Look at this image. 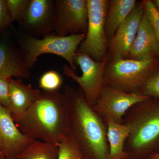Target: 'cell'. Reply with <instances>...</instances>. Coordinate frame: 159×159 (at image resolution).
Wrapping results in <instances>:
<instances>
[{"mask_svg": "<svg viewBox=\"0 0 159 159\" xmlns=\"http://www.w3.org/2000/svg\"><path fill=\"white\" fill-rule=\"evenodd\" d=\"M63 84L61 74L54 70L46 71L39 80V86L45 92L58 91Z\"/></svg>", "mask_w": 159, "mask_h": 159, "instance_id": "cell-19", "label": "cell"}, {"mask_svg": "<svg viewBox=\"0 0 159 159\" xmlns=\"http://www.w3.org/2000/svg\"><path fill=\"white\" fill-rule=\"evenodd\" d=\"M159 57V47L152 26L145 12L134 41L126 58L143 60Z\"/></svg>", "mask_w": 159, "mask_h": 159, "instance_id": "cell-14", "label": "cell"}, {"mask_svg": "<svg viewBox=\"0 0 159 159\" xmlns=\"http://www.w3.org/2000/svg\"><path fill=\"white\" fill-rule=\"evenodd\" d=\"M108 59L107 56L102 61H96L89 55L77 50L74 55V63L79 66L82 75L78 76L70 66H64V74L79 84L86 100L92 107L96 104L100 96Z\"/></svg>", "mask_w": 159, "mask_h": 159, "instance_id": "cell-7", "label": "cell"}, {"mask_svg": "<svg viewBox=\"0 0 159 159\" xmlns=\"http://www.w3.org/2000/svg\"><path fill=\"white\" fill-rule=\"evenodd\" d=\"M9 80L0 77V104L8 110L9 107Z\"/></svg>", "mask_w": 159, "mask_h": 159, "instance_id": "cell-24", "label": "cell"}, {"mask_svg": "<svg viewBox=\"0 0 159 159\" xmlns=\"http://www.w3.org/2000/svg\"><path fill=\"white\" fill-rule=\"evenodd\" d=\"M58 159H85L70 134L66 136L58 145Z\"/></svg>", "mask_w": 159, "mask_h": 159, "instance_id": "cell-20", "label": "cell"}, {"mask_svg": "<svg viewBox=\"0 0 159 159\" xmlns=\"http://www.w3.org/2000/svg\"><path fill=\"white\" fill-rule=\"evenodd\" d=\"M145 13L143 2L136 5L115 34L108 41V60L126 58L134 41Z\"/></svg>", "mask_w": 159, "mask_h": 159, "instance_id": "cell-11", "label": "cell"}, {"mask_svg": "<svg viewBox=\"0 0 159 159\" xmlns=\"http://www.w3.org/2000/svg\"><path fill=\"white\" fill-rule=\"evenodd\" d=\"M152 2L159 13V0H153Z\"/></svg>", "mask_w": 159, "mask_h": 159, "instance_id": "cell-27", "label": "cell"}, {"mask_svg": "<svg viewBox=\"0 0 159 159\" xmlns=\"http://www.w3.org/2000/svg\"><path fill=\"white\" fill-rule=\"evenodd\" d=\"M69 107V131L85 159H108L107 129L80 89L66 86Z\"/></svg>", "mask_w": 159, "mask_h": 159, "instance_id": "cell-2", "label": "cell"}, {"mask_svg": "<svg viewBox=\"0 0 159 159\" xmlns=\"http://www.w3.org/2000/svg\"><path fill=\"white\" fill-rule=\"evenodd\" d=\"M29 0H6L10 21H19L25 13Z\"/></svg>", "mask_w": 159, "mask_h": 159, "instance_id": "cell-22", "label": "cell"}, {"mask_svg": "<svg viewBox=\"0 0 159 159\" xmlns=\"http://www.w3.org/2000/svg\"><path fill=\"white\" fill-rule=\"evenodd\" d=\"M147 159H159V152H155L151 155Z\"/></svg>", "mask_w": 159, "mask_h": 159, "instance_id": "cell-26", "label": "cell"}, {"mask_svg": "<svg viewBox=\"0 0 159 159\" xmlns=\"http://www.w3.org/2000/svg\"><path fill=\"white\" fill-rule=\"evenodd\" d=\"M138 93L151 98H159V64Z\"/></svg>", "mask_w": 159, "mask_h": 159, "instance_id": "cell-21", "label": "cell"}, {"mask_svg": "<svg viewBox=\"0 0 159 159\" xmlns=\"http://www.w3.org/2000/svg\"><path fill=\"white\" fill-rule=\"evenodd\" d=\"M55 19V3L52 0H29L19 21L24 33L31 36L53 34Z\"/></svg>", "mask_w": 159, "mask_h": 159, "instance_id": "cell-10", "label": "cell"}, {"mask_svg": "<svg viewBox=\"0 0 159 159\" xmlns=\"http://www.w3.org/2000/svg\"><path fill=\"white\" fill-rule=\"evenodd\" d=\"M59 147L39 140H34L16 159H58Z\"/></svg>", "mask_w": 159, "mask_h": 159, "instance_id": "cell-18", "label": "cell"}, {"mask_svg": "<svg viewBox=\"0 0 159 159\" xmlns=\"http://www.w3.org/2000/svg\"><path fill=\"white\" fill-rule=\"evenodd\" d=\"M136 5L135 0L110 1L105 24L106 36L108 42Z\"/></svg>", "mask_w": 159, "mask_h": 159, "instance_id": "cell-17", "label": "cell"}, {"mask_svg": "<svg viewBox=\"0 0 159 159\" xmlns=\"http://www.w3.org/2000/svg\"><path fill=\"white\" fill-rule=\"evenodd\" d=\"M150 97L139 93H128L103 85L100 96L93 109L102 119H110L123 123V117L130 107Z\"/></svg>", "mask_w": 159, "mask_h": 159, "instance_id": "cell-9", "label": "cell"}, {"mask_svg": "<svg viewBox=\"0 0 159 159\" xmlns=\"http://www.w3.org/2000/svg\"><path fill=\"white\" fill-rule=\"evenodd\" d=\"M0 159H4L2 157L0 156Z\"/></svg>", "mask_w": 159, "mask_h": 159, "instance_id": "cell-28", "label": "cell"}, {"mask_svg": "<svg viewBox=\"0 0 159 159\" xmlns=\"http://www.w3.org/2000/svg\"><path fill=\"white\" fill-rule=\"evenodd\" d=\"M29 71L21 53L14 51L6 43L0 42V77L7 79L13 77L27 79Z\"/></svg>", "mask_w": 159, "mask_h": 159, "instance_id": "cell-15", "label": "cell"}, {"mask_svg": "<svg viewBox=\"0 0 159 159\" xmlns=\"http://www.w3.org/2000/svg\"><path fill=\"white\" fill-rule=\"evenodd\" d=\"M53 34L59 36L85 34L88 26L87 0H56Z\"/></svg>", "mask_w": 159, "mask_h": 159, "instance_id": "cell-8", "label": "cell"}, {"mask_svg": "<svg viewBox=\"0 0 159 159\" xmlns=\"http://www.w3.org/2000/svg\"><path fill=\"white\" fill-rule=\"evenodd\" d=\"M145 14L152 26L159 47V13L152 1H143Z\"/></svg>", "mask_w": 159, "mask_h": 159, "instance_id": "cell-23", "label": "cell"}, {"mask_svg": "<svg viewBox=\"0 0 159 159\" xmlns=\"http://www.w3.org/2000/svg\"><path fill=\"white\" fill-rule=\"evenodd\" d=\"M123 123L130 127L125 142L128 157L142 156L159 145V98H149L130 107L123 117Z\"/></svg>", "mask_w": 159, "mask_h": 159, "instance_id": "cell-3", "label": "cell"}, {"mask_svg": "<svg viewBox=\"0 0 159 159\" xmlns=\"http://www.w3.org/2000/svg\"><path fill=\"white\" fill-rule=\"evenodd\" d=\"M42 93L31 84H25L21 80H9V110L15 122L39 99Z\"/></svg>", "mask_w": 159, "mask_h": 159, "instance_id": "cell-13", "label": "cell"}, {"mask_svg": "<svg viewBox=\"0 0 159 159\" xmlns=\"http://www.w3.org/2000/svg\"><path fill=\"white\" fill-rule=\"evenodd\" d=\"M15 122L29 138L58 146L70 134L67 99L59 91H43L39 99Z\"/></svg>", "mask_w": 159, "mask_h": 159, "instance_id": "cell-1", "label": "cell"}, {"mask_svg": "<svg viewBox=\"0 0 159 159\" xmlns=\"http://www.w3.org/2000/svg\"><path fill=\"white\" fill-rule=\"evenodd\" d=\"M11 23L6 0H0V30Z\"/></svg>", "mask_w": 159, "mask_h": 159, "instance_id": "cell-25", "label": "cell"}, {"mask_svg": "<svg viewBox=\"0 0 159 159\" xmlns=\"http://www.w3.org/2000/svg\"><path fill=\"white\" fill-rule=\"evenodd\" d=\"M158 65L157 58L108 59L103 75V85L128 93H138Z\"/></svg>", "mask_w": 159, "mask_h": 159, "instance_id": "cell-5", "label": "cell"}, {"mask_svg": "<svg viewBox=\"0 0 159 159\" xmlns=\"http://www.w3.org/2000/svg\"><path fill=\"white\" fill-rule=\"evenodd\" d=\"M34 140L20 130L9 110L0 104V156L16 159Z\"/></svg>", "mask_w": 159, "mask_h": 159, "instance_id": "cell-12", "label": "cell"}, {"mask_svg": "<svg viewBox=\"0 0 159 159\" xmlns=\"http://www.w3.org/2000/svg\"><path fill=\"white\" fill-rule=\"evenodd\" d=\"M109 2L87 0V32L77 49L97 61H102L107 56L108 42L106 36L105 24Z\"/></svg>", "mask_w": 159, "mask_h": 159, "instance_id": "cell-6", "label": "cell"}, {"mask_svg": "<svg viewBox=\"0 0 159 159\" xmlns=\"http://www.w3.org/2000/svg\"><path fill=\"white\" fill-rule=\"evenodd\" d=\"M103 120L107 129L108 159H122L128 157L124 147L130 133L129 125L125 123H117L110 119Z\"/></svg>", "mask_w": 159, "mask_h": 159, "instance_id": "cell-16", "label": "cell"}, {"mask_svg": "<svg viewBox=\"0 0 159 159\" xmlns=\"http://www.w3.org/2000/svg\"><path fill=\"white\" fill-rule=\"evenodd\" d=\"M85 36V34L66 36L52 34L40 39L23 33L18 36V40L24 61L29 70L34 67L40 55L51 54L65 59L75 71L74 55Z\"/></svg>", "mask_w": 159, "mask_h": 159, "instance_id": "cell-4", "label": "cell"}]
</instances>
